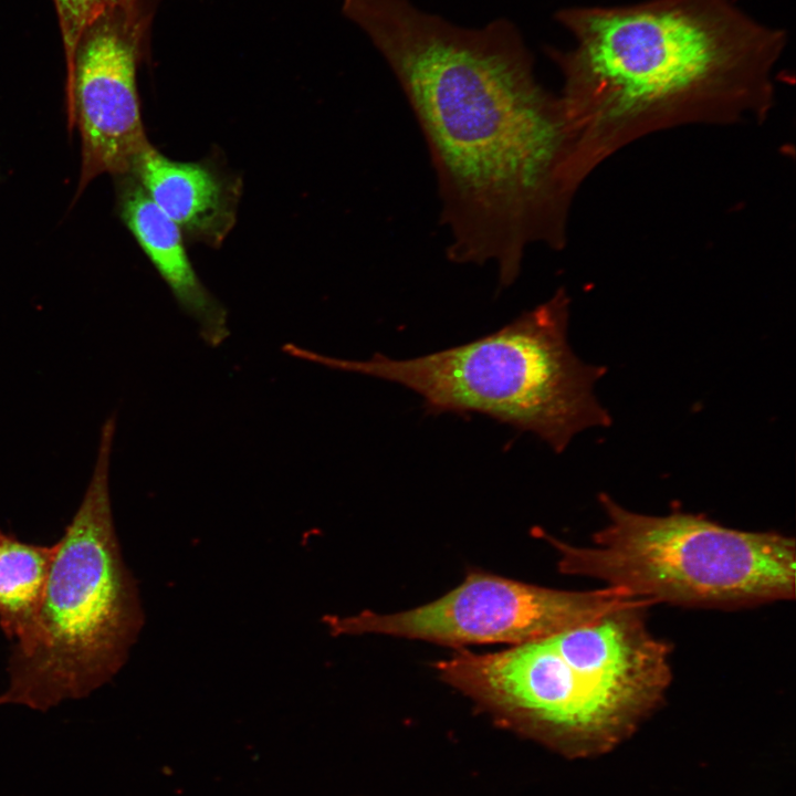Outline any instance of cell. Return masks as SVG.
<instances>
[{
    "instance_id": "1",
    "label": "cell",
    "mask_w": 796,
    "mask_h": 796,
    "mask_svg": "<svg viewBox=\"0 0 796 796\" xmlns=\"http://www.w3.org/2000/svg\"><path fill=\"white\" fill-rule=\"evenodd\" d=\"M395 75L423 135L447 258L512 285L526 250L564 248L585 175L559 95L536 78L520 30L465 28L409 0H342Z\"/></svg>"
},
{
    "instance_id": "2",
    "label": "cell",
    "mask_w": 796,
    "mask_h": 796,
    "mask_svg": "<svg viewBox=\"0 0 796 796\" xmlns=\"http://www.w3.org/2000/svg\"><path fill=\"white\" fill-rule=\"evenodd\" d=\"M555 19L573 46L546 53L587 176L650 133L762 118L772 106L786 33L734 0L574 6Z\"/></svg>"
},
{
    "instance_id": "3",
    "label": "cell",
    "mask_w": 796,
    "mask_h": 796,
    "mask_svg": "<svg viewBox=\"0 0 796 796\" xmlns=\"http://www.w3.org/2000/svg\"><path fill=\"white\" fill-rule=\"evenodd\" d=\"M639 598L545 638L436 664L441 679L506 725L569 752H600L632 733L672 682L671 645Z\"/></svg>"
},
{
    "instance_id": "4",
    "label": "cell",
    "mask_w": 796,
    "mask_h": 796,
    "mask_svg": "<svg viewBox=\"0 0 796 796\" xmlns=\"http://www.w3.org/2000/svg\"><path fill=\"white\" fill-rule=\"evenodd\" d=\"M568 316L569 298L559 289L496 332L415 358L376 353L352 360L298 346L291 355L399 384L418 394L429 413L485 415L531 431L562 452L578 432L611 423L594 394L606 368L585 364L572 352Z\"/></svg>"
},
{
    "instance_id": "5",
    "label": "cell",
    "mask_w": 796,
    "mask_h": 796,
    "mask_svg": "<svg viewBox=\"0 0 796 796\" xmlns=\"http://www.w3.org/2000/svg\"><path fill=\"white\" fill-rule=\"evenodd\" d=\"M116 418L104 422L83 499L55 543L35 619L14 642L0 705L45 712L82 699L125 663L143 625L137 587L113 521L109 464Z\"/></svg>"
},
{
    "instance_id": "6",
    "label": "cell",
    "mask_w": 796,
    "mask_h": 796,
    "mask_svg": "<svg viewBox=\"0 0 796 796\" xmlns=\"http://www.w3.org/2000/svg\"><path fill=\"white\" fill-rule=\"evenodd\" d=\"M599 501L607 523L590 545L545 535L562 573L651 604L737 609L795 598L794 537L732 528L689 512L637 513L606 494Z\"/></svg>"
},
{
    "instance_id": "7",
    "label": "cell",
    "mask_w": 796,
    "mask_h": 796,
    "mask_svg": "<svg viewBox=\"0 0 796 796\" xmlns=\"http://www.w3.org/2000/svg\"><path fill=\"white\" fill-rule=\"evenodd\" d=\"M633 598L620 589L564 590L474 572L422 606L332 620L342 633H378L450 647L531 642L585 622Z\"/></svg>"
},
{
    "instance_id": "8",
    "label": "cell",
    "mask_w": 796,
    "mask_h": 796,
    "mask_svg": "<svg viewBox=\"0 0 796 796\" xmlns=\"http://www.w3.org/2000/svg\"><path fill=\"white\" fill-rule=\"evenodd\" d=\"M150 14L106 9L82 30L66 75L69 129L78 124V192L95 177L127 174L149 143L140 118L136 69Z\"/></svg>"
},
{
    "instance_id": "9",
    "label": "cell",
    "mask_w": 796,
    "mask_h": 796,
    "mask_svg": "<svg viewBox=\"0 0 796 796\" xmlns=\"http://www.w3.org/2000/svg\"><path fill=\"white\" fill-rule=\"evenodd\" d=\"M121 212L179 307L197 324L210 347L229 336L228 311L203 285L186 253L182 232L148 197L138 181H128L121 193Z\"/></svg>"
},
{
    "instance_id": "10",
    "label": "cell",
    "mask_w": 796,
    "mask_h": 796,
    "mask_svg": "<svg viewBox=\"0 0 796 796\" xmlns=\"http://www.w3.org/2000/svg\"><path fill=\"white\" fill-rule=\"evenodd\" d=\"M132 171L151 201L188 237L219 245L231 229L238 193L212 168L171 160L149 145Z\"/></svg>"
},
{
    "instance_id": "11",
    "label": "cell",
    "mask_w": 796,
    "mask_h": 796,
    "mask_svg": "<svg viewBox=\"0 0 796 796\" xmlns=\"http://www.w3.org/2000/svg\"><path fill=\"white\" fill-rule=\"evenodd\" d=\"M54 553L55 544L24 543L0 530V627L14 642L35 619Z\"/></svg>"
},
{
    "instance_id": "12",
    "label": "cell",
    "mask_w": 796,
    "mask_h": 796,
    "mask_svg": "<svg viewBox=\"0 0 796 796\" xmlns=\"http://www.w3.org/2000/svg\"><path fill=\"white\" fill-rule=\"evenodd\" d=\"M64 50L66 75L71 71L76 41L84 27L111 8L150 12L149 0H53Z\"/></svg>"
}]
</instances>
